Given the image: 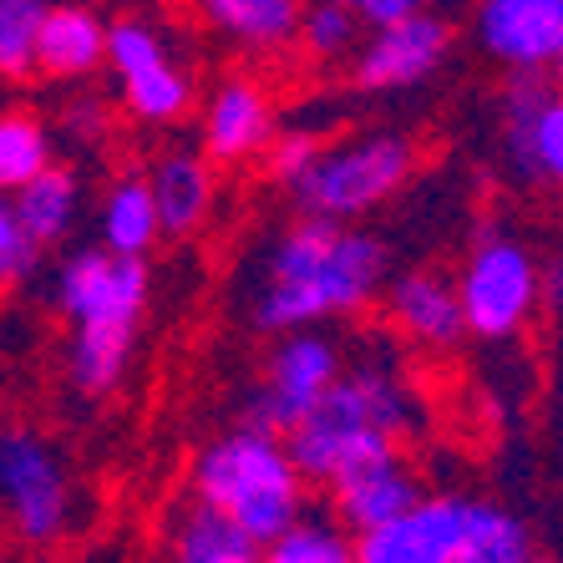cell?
<instances>
[{"label": "cell", "instance_id": "cell-27", "mask_svg": "<svg viewBox=\"0 0 563 563\" xmlns=\"http://www.w3.org/2000/svg\"><path fill=\"white\" fill-rule=\"evenodd\" d=\"M41 244L31 239V229L21 223V213H15V198L0 194V289H15L26 285L31 275H36L41 264Z\"/></svg>", "mask_w": 563, "mask_h": 563}, {"label": "cell", "instance_id": "cell-14", "mask_svg": "<svg viewBox=\"0 0 563 563\" xmlns=\"http://www.w3.org/2000/svg\"><path fill=\"white\" fill-rule=\"evenodd\" d=\"M269 137H275V107H269L260 81H219L209 107H203V153L213 163H244V157H260Z\"/></svg>", "mask_w": 563, "mask_h": 563}, {"label": "cell", "instance_id": "cell-19", "mask_svg": "<svg viewBox=\"0 0 563 563\" xmlns=\"http://www.w3.org/2000/svg\"><path fill=\"white\" fill-rule=\"evenodd\" d=\"M11 198H15L21 223L31 229V239H36L41 250L66 244L81 219V178H77V168H66V163H46V168H41L36 178H26Z\"/></svg>", "mask_w": 563, "mask_h": 563}, {"label": "cell", "instance_id": "cell-8", "mask_svg": "<svg viewBox=\"0 0 563 563\" xmlns=\"http://www.w3.org/2000/svg\"><path fill=\"white\" fill-rule=\"evenodd\" d=\"M107 66L118 77V97L137 122L168 128L184 122L194 107V77L184 71V62L173 56L168 36L143 21V15H122L107 21Z\"/></svg>", "mask_w": 563, "mask_h": 563}, {"label": "cell", "instance_id": "cell-9", "mask_svg": "<svg viewBox=\"0 0 563 563\" xmlns=\"http://www.w3.org/2000/svg\"><path fill=\"white\" fill-rule=\"evenodd\" d=\"M462 314H467V335L483 341H508L528 325L538 310V264L523 244L493 234L487 229L467 254V269L457 279Z\"/></svg>", "mask_w": 563, "mask_h": 563}, {"label": "cell", "instance_id": "cell-16", "mask_svg": "<svg viewBox=\"0 0 563 563\" xmlns=\"http://www.w3.org/2000/svg\"><path fill=\"white\" fill-rule=\"evenodd\" d=\"M391 320L396 330L417 345H432V351H446L467 335V314H462V295L452 279L432 275V269H411L391 285Z\"/></svg>", "mask_w": 563, "mask_h": 563}, {"label": "cell", "instance_id": "cell-26", "mask_svg": "<svg viewBox=\"0 0 563 563\" xmlns=\"http://www.w3.org/2000/svg\"><path fill=\"white\" fill-rule=\"evenodd\" d=\"M512 168H518V178H549L563 188V97H543L533 128H528L523 157Z\"/></svg>", "mask_w": 563, "mask_h": 563}, {"label": "cell", "instance_id": "cell-23", "mask_svg": "<svg viewBox=\"0 0 563 563\" xmlns=\"http://www.w3.org/2000/svg\"><path fill=\"white\" fill-rule=\"evenodd\" d=\"M264 559L269 563H351L355 559V538L345 533V523L335 518V512H330V518H310V512H300L285 533L264 543Z\"/></svg>", "mask_w": 563, "mask_h": 563}, {"label": "cell", "instance_id": "cell-1", "mask_svg": "<svg viewBox=\"0 0 563 563\" xmlns=\"http://www.w3.org/2000/svg\"><path fill=\"white\" fill-rule=\"evenodd\" d=\"M380 279H386L380 239L345 229L341 219L300 213L264 254V275L250 314L269 335L325 325V320L366 310L376 300Z\"/></svg>", "mask_w": 563, "mask_h": 563}, {"label": "cell", "instance_id": "cell-28", "mask_svg": "<svg viewBox=\"0 0 563 563\" xmlns=\"http://www.w3.org/2000/svg\"><path fill=\"white\" fill-rule=\"evenodd\" d=\"M320 137H314V132H305V128H295V132H275V137H269V147H264V163H269V178H275V184H295V178H300L305 168H310L314 157H320Z\"/></svg>", "mask_w": 563, "mask_h": 563}, {"label": "cell", "instance_id": "cell-21", "mask_svg": "<svg viewBox=\"0 0 563 563\" xmlns=\"http://www.w3.org/2000/svg\"><path fill=\"white\" fill-rule=\"evenodd\" d=\"M157 239H163V219H157V198L147 173H122L102 198V244L118 254L147 260Z\"/></svg>", "mask_w": 563, "mask_h": 563}, {"label": "cell", "instance_id": "cell-20", "mask_svg": "<svg viewBox=\"0 0 563 563\" xmlns=\"http://www.w3.org/2000/svg\"><path fill=\"white\" fill-rule=\"evenodd\" d=\"M203 21L219 36L250 46V52H279L295 41L305 0H194Z\"/></svg>", "mask_w": 563, "mask_h": 563}, {"label": "cell", "instance_id": "cell-2", "mask_svg": "<svg viewBox=\"0 0 563 563\" xmlns=\"http://www.w3.org/2000/svg\"><path fill=\"white\" fill-rule=\"evenodd\" d=\"M147 289H153L147 264L107 244L71 254L56 269L52 300L71 325L66 371L81 396H107L122 386L132 351H137V330H143Z\"/></svg>", "mask_w": 563, "mask_h": 563}, {"label": "cell", "instance_id": "cell-18", "mask_svg": "<svg viewBox=\"0 0 563 563\" xmlns=\"http://www.w3.org/2000/svg\"><path fill=\"white\" fill-rule=\"evenodd\" d=\"M168 553L184 563H254L264 549L223 508L203 498H188L168 518Z\"/></svg>", "mask_w": 563, "mask_h": 563}, {"label": "cell", "instance_id": "cell-5", "mask_svg": "<svg viewBox=\"0 0 563 563\" xmlns=\"http://www.w3.org/2000/svg\"><path fill=\"white\" fill-rule=\"evenodd\" d=\"M528 528L493 503L421 493L401 518L355 538L361 563H523Z\"/></svg>", "mask_w": 563, "mask_h": 563}, {"label": "cell", "instance_id": "cell-24", "mask_svg": "<svg viewBox=\"0 0 563 563\" xmlns=\"http://www.w3.org/2000/svg\"><path fill=\"white\" fill-rule=\"evenodd\" d=\"M361 31L366 26L355 21V11H345L341 0H305L295 41H300L305 56H314V62H341V56H351L361 46Z\"/></svg>", "mask_w": 563, "mask_h": 563}, {"label": "cell", "instance_id": "cell-33", "mask_svg": "<svg viewBox=\"0 0 563 563\" xmlns=\"http://www.w3.org/2000/svg\"><path fill=\"white\" fill-rule=\"evenodd\" d=\"M41 5H52V0H41Z\"/></svg>", "mask_w": 563, "mask_h": 563}, {"label": "cell", "instance_id": "cell-29", "mask_svg": "<svg viewBox=\"0 0 563 563\" xmlns=\"http://www.w3.org/2000/svg\"><path fill=\"white\" fill-rule=\"evenodd\" d=\"M62 128L71 143H102L107 132H112V107L97 102V97H77V102H66Z\"/></svg>", "mask_w": 563, "mask_h": 563}, {"label": "cell", "instance_id": "cell-13", "mask_svg": "<svg viewBox=\"0 0 563 563\" xmlns=\"http://www.w3.org/2000/svg\"><path fill=\"white\" fill-rule=\"evenodd\" d=\"M421 493H427V487L417 483L411 467H401V457H380V462H366V467H355L330 483V512L345 523V533L361 538V533L386 528L391 518H401Z\"/></svg>", "mask_w": 563, "mask_h": 563}, {"label": "cell", "instance_id": "cell-3", "mask_svg": "<svg viewBox=\"0 0 563 563\" xmlns=\"http://www.w3.org/2000/svg\"><path fill=\"white\" fill-rule=\"evenodd\" d=\"M417 427L411 391L386 366H341L330 380V391L314 401L305 421L285 432V446L305 483H335L345 472L366 467V462L396 457V442Z\"/></svg>", "mask_w": 563, "mask_h": 563}, {"label": "cell", "instance_id": "cell-15", "mask_svg": "<svg viewBox=\"0 0 563 563\" xmlns=\"http://www.w3.org/2000/svg\"><path fill=\"white\" fill-rule=\"evenodd\" d=\"M107 66V21L81 0H52L41 15L36 71L52 81H87Z\"/></svg>", "mask_w": 563, "mask_h": 563}, {"label": "cell", "instance_id": "cell-17", "mask_svg": "<svg viewBox=\"0 0 563 563\" xmlns=\"http://www.w3.org/2000/svg\"><path fill=\"white\" fill-rule=\"evenodd\" d=\"M147 184H153L157 219H163L168 239H188L209 223L213 198H219L209 153H163L153 163V173H147Z\"/></svg>", "mask_w": 563, "mask_h": 563}, {"label": "cell", "instance_id": "cell-30", "mask_svg": "<svg viewBox=\"0 0 563 563\" xmlns=\"http://www.w3.org/2000/svg\"><path fill=\"white\" fill-rule=\"evenodd\" d=\"M345 11H355V21L361 26H386V21H401V15H417V11H427L432 0H341Z\"/></svg>", "mask_w": 563, "mask_h": 563}, {"label": "cell", "instance_id": "cell-7", "mask_svg": "<svg viewBox=\"0 0 563 563\" xmlns=\"http://www.w3.org/2000/svg\"><path fill=\"white\" fill-rule=\"evenodd\" d=\"M411 168H417V153H411L407 137L376 132V137H361V143L345 147H320V157L285 194L295 198L300 213L351 223L361 213H371L376 203H386L411 178Z\"/></svg>", "mask_w": 563, "mask_h": 563}, {"label": "cell", "instance_id": "cell-12", "mask_svg": "<svg viewBox=\"0 0 563 563\" xmlns=\"http://www.w3.org/2000/svg\"><path fill=\"white\" fill-rule=\"evenodd\" d=\"M472 26L508 71H553L563 56V0H477Z\"/></svg>", "mask_w": 563, "mask_h": 563}, {"label": "cell", "instance_id": "cell-32", "mask_svg": "<svg viewBox=\"0 0 563 563\" xmlns=\"http://www.w3.org/2000/svg\"><path fill=\"white\" fill-rule=\"evenodd\" d=\"M553 77H559V92H563V56H559V66H553Z\"/></svg>", "mask_w": 563, "mask_h": 563}, {"label": "cell", "instance_id": "cell-25", "mask_svg": "<svg viewBox=\"0 0 563 563\" xmlns=\"http://www.w3.org/2000/svg\"><path fill=\"white\" fill-rule=\"evenodd\" d=\"M41 0H0V81H31L36 71V36H41Z\"/></svg>", "mask_w": 563, "mask_h": 563}, {"label": "cell", "instance_id": "cell-22", "mask_svg": "<svg viewBox=\"0 0 563 563\" xmlns=\"http://www.w3.org/2000/svg\"><path fill=\"white\" fill-rule=\"evenodd\" d=\"M46 163H56V137L52 128L31 112H15V107H0V194H15V188L36 178Z\"/></svg>", "mask_w": 563, "mask_h": 563}, {"label": "cell", "instance_id": "cell-4", "mask_svg": "<svg viewBox=\"0 0 563 563\" xmlns=\"http://www.w3.org/2000/svg\"><path fill=\"white\" fill-rule=\"evenodd\" d=\"M194 498L223 508L264 549L305 512V477L289 457L285 437L244 421L198 452Z\"/></svg>", "mask_w": 563, "mask_h": 563}, {"label": "cell", "instance_id": "cell-11", "mask_svg": "<svg viewBox=\"0 0 563 563\" xmlns=\"http://www.w3.org/2000/svg\"><path fill=\"white\" fill-rule=\"evenodd\" d=\"M452 52V26L432 11L401 15L386 26H371V36L355 46L351 77L366 92H396V87H417L446 62Z\"/></svg>", "mask_w": 563, "mask_h": 563}, {"label": "cell", "instance_id": "cell-6", "mask_svg": "<svg viewBox=\"0 0 563 563\" xmlns=\"http://www.w3.org/2000/svg\"><path fill=\"white\" fill-rule=\"evenodd\" d=\"M0 518L21 549H56L77 523L71 472L31 427H0Z\"/></svg>", "mask_w": 563, "mask_h": 563}, {"label": "cell", "instance_id": "cell-10", "mask_svg": "<svg viewBox=\"0 0 563 563\" xmlns=\"http://www.w3.org/2000/svg\"><path fill=\"white\" fill-rule=\"evenodd\" d=\"M335 376H341V345L330 335H314V325L285 330V341L275 345L269 366H264L260 391L250 396V421L285 437L295 421L310 417Z\"/></svg>", "mask_w": 563, "mask_h": 563}, {"label": "cell", "instance_id": "cell-31", "mask_svg": "<svg viewBox=\"0 0 563 563\" xmlns=\"http://www.w3.org/2000/svg\"><path fill=\"white\" fill-rule=\"evenodd\" d=\"M538 305H549L553 314H563V254L538 269Z\"/></svg>", "mask_w": 563, "mask_h": 563}]
</instances>
